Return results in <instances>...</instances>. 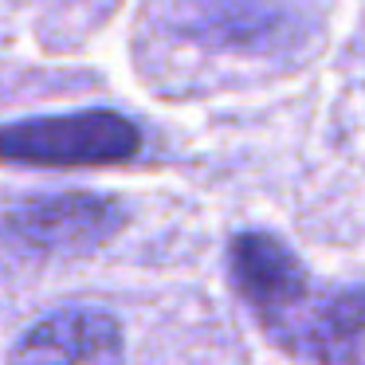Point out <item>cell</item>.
<instances>
[{
	"label": "cell",
	"mask_w": 365,
	"mask_h": 365,
	"mask_svg": "<svg viewBox=\"0 0 365 365\" xmlns=\"http://www.w3.org/2000/svg\"><path fill=\"white\" fill-rule=\"evenodd\" d=\"M142 130L118 110H71L0 126V161L32 169H95L138 158Z\"/></svg>",
	"instance_id": "1"
},
{
	"label": "cell",
	"mask_w": 365,
	"mask_h": 365,
	"mask_svg": "<svg viewBox=\"0 0 365 365\" xmlns=\"http://www.w3.org/2000/svg\"><path fill=\"white\" fill-rule=\"evenodd\" d=\"M228 267L247 310L259 318L267 338L283 346L291 326L314 299V283L299 255L271 232H240L228 247Z\"/></svg>",
	"instance_id": "2"
},
{
	"label": "cell",
	"mask_w": 365,
	"mask_h": 365,
	"mask_svg": "<svg viewBox=\"0 0 365 365\" xmlns=\"http://www.w3.org/2000/svg\"><path fill=\"white\" fill-rule=\"evenodd\" d=\"M9 232L24 247L43 255H87L114 240L126 224V208L98 192H56L28 197L4 216Z\"/></svg>",
	"instance_id": "3"
},
{
	"label": "cell",
	"mask_w": 365,
	"mask_h": 365,
	"mask_svg": "<svg viewBox=\"0 0 365 365\" xmlns=\"http://www.w3.org/2000/svg\"><path fill=\"white\" fill-rule=\"evenodd\" d=\"M122 330L106 310L63 307L16 341L9 365H122Z\"/></svg>",
	"instance_id": "4"
},
{
	"label": "cell",
	"mask_w": 365,
	"mask_h": 365,
	"mask_svg": "<svg viewBox=\"0 0 365 365\" xmlns=\"http://www.w3.org/2000/svg\"><path fill=\"white\" fill-rule=\"evenodd\" d=\"M365 341V287L314 291L310 307L283 338V349L318 365H349Z\"/></svg>",
	"instance_id": "5"
},
{
	"label": "cell",
	"mask_w": 365,
	"mask_h": 365,
	"mask_svg": "<svg viewBox=\"0 0 365 365\" xmlns=\"http://www.w3.org/2000/svg\"><path fill=\"white\" fill-rule=\"evenodd\" d=\"M197 32L224 48L267 51L279 48V40H291L299 20L287 0H200Z\"/></svg>",
	"instance_id": "6"
}]
</instances>
